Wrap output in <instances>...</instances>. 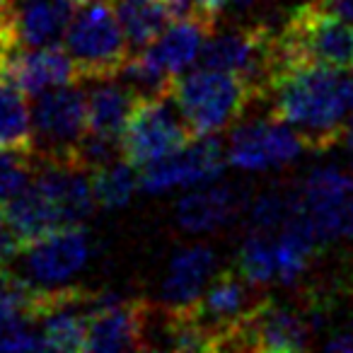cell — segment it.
I'll list each match as a JSON object with an SVG mask.
<instances>
[{
	"label": "cell",
	"mask_w": 353,
	"mask_h": 353,
	"mask_svg": "<svg viewBox=\"0 0 353 353\" xmlns=\"http://www.w3.org/2000/svg\"><path fill=\"white\" fill-rule=\"evenodd\" d=\"M32 174H34L32 157L0 150V203L10 201L17 192H22L30 184Z\"/></svg>",
	"instance_id": "83f0119b"
},
{
	"label": "cell",
	"mask_w": 353,
	"mask_h": 353,
	"mask_svg": "<svg viewBox=\"0 0 353 353\" xmlns=\"http://www.w3.org/2000/svg\"><path fill=\"white\" fill-rule=\"evenodd\" d=\"M3 211H6V218L15 237L20 240L22 250L34 245L41 237L51 235L54 230L68 228L61 218L59 208L34 179H30V184L22 192H17L10 201H6Z\"/></svg>",
	"instance_id": "ac0fdd59"
},
{
	"label": "cell",
	"mask_w": 353,
	"mask_h": 353,
	"mask_svg": "<svg viewBox=\"0 0 353 353\" xmlns=\"http://www.w3.org/2000/svg\"><path fill=\"white\" fill-rule=\"evenodd\" d=\"M199 65L237 75L252 85L261 99L276 68V34H271L266 25H245L208 37Z\"/></svg>",
	"instance_id": "52a82bcc"
},
{
	"label": "cell",
	"mask_w": 353,
	"mask_h": 353,
	"mask_svg": "<svg viewBox=\"0 0 353 353\" xmlns=\"http://www.w3.org/2000/svg\"><path fill=\"white\" fill-rule=\"evenodd\" d=\"M305 143L288 123L279 119L245 123L230 138L228 162L240 170H271L293 162L303 152Z\"/></svg>",
	"instance_id": "4fadbf2b"
},
{
	"label": "cell",
	"mask_w": 353,
	"mask_h": 353,
	"mask_svg": "<svg viewBox=\"0 0 353 353\" xmlns=\"http://www.w3.org/2000/svg\"><path fill=\"white\" fill-rule=\"evenodd\" d=\"M170 97L192 136L203 138L216 136L237 121L259 94L237 75L196 65V70H187L174 80Z\"/></svg>",
	"instance_id": "3957f363"
},
{
	"label": "cell",
	"mask_w": 353,
	"mask_h": 353,
	"mask_svg": "<svg viewBox=\"0 0 353 353\" xmlns=\"http://www.w3.org/2000/svg\"><path fill=\"white\" fill-rule=\"evenodd\" d=\"M194 141L170 94L136 97L121 136V157L138 172Z\"/></svg>",
	"instance_id": "8992f818"
},
{
	"label": "cell",
	"mask_w": 353,
	"mask_h": 353,
	"mask_svg": "<svg viewBox=\"0 0 353 353\" xmlns=\"http://www.w3.org/2000/svg\"><path fill=\"white\" fill-rule=\"evenodd\" d=\"M343 73L319 65L279 68L266 85L271 117L288 123L310 150L336 145L348 107L341 94Z\"/></svg>",
	"instance_id": "6da1fadb"
},
{
	"label": "cell",
	"mask_w": 353,
	"mask_h": 353,
	"mask_svg": "<svg viewBox=\"0 0 353 353\" xmlns=\"http://www.w3.org/2000/svg\"><path fill=\"white\" fill-rule=\"evenodd\" d=\"M237 208V196L232 189L206 187L187 194L176 206V221L189 232H211L225 225Z\"/></svg>",
	"instance_id": "7402d4cb"
},
{
	"label": "cell",
	"mask_w": 353,
	"mask_h": 353,
	"mask_svg": "<svg viewBox=\"0 0 353 353\" xmlns=\"http://www.w3.org/2000/svg\"><path fill=\"white\" fill-rule=\"evenodd\" d=\"M73 20L68 0H15L0 12V41L6 46L61 44Z\"/></svg>",
	"instance_id": "7c38bea8"
},
{
	"label": "cell",
	"mask_w": 353,
	"mask_h": 353,
	"mask_svg": "<svg viewBox=\"0 0 353 353\" xmlns=\"http://www.w3.org/2000/svg\"><path fill=\"white\" fill-rule=\"evenodd\" d=\"M32 160L78 165V148L88 136V92L75 83L34 94Z\"/></svg>",
	"instance_id": "5b68a950"
},
{
	"label": "cell",
	"mask_w": 353,
	"mask_h": 353,
	"mask_svg": "<svg viewBox=\"0 0 353 353\" xmlns=\"http://www.w3.org/2000/svg\"><path fill=\"white\" fill-rule=\"evenodd\" d=\"M319 3H322L327 10H332L334 15L353 22V0H319Z\"/></svg>",
	"instance_id": "1f68e13d"
},
{
	"label": "cell",
	"mask_w": 353,
	"mask_h": 353,
	"mask_svg": "<svg viewBox=\"0 0 353 353\" xmlns=\"http://www.w3.org/2000/svg\"><path fill=\"white\" fill-rule=\"evenodd\" d=\"M41 295V285L0 271V351H46L39 332Z\"/></svg>",
	"instance_id": "8fae6325"
},
{
	"label": "cell",
	"mask_w": 353,
	"mask_h": 353,
	"mask_svg": "<svg viewBox=\"0 0 353 353\" xmlns=\"http://www.w3.org/2000/svg\"><path fill=\"white\" fill-rule=\"evenodd\" d=\"M211 32V27L199 17H179V20L170 22V27L162 32L160 39L150 44V49L157 56V61L165 65L167 73L172 78H179L199 61Z\"/></svg>",
	"instance_id": "d6986e66"
},
{
	"label": "cell",
	"mask_w": 353,
	"mask_h": 353,
	"mask_svg": "<svg viewBox=\"0 0 353 353\" xmlns=\"http://www.w3.org/2000/svg\"><path fill=\"white\" fill-rule=\"evenodd\" d=\"M0 150L34 155V126L27 92L0 73Z\"/></svg>",
	"instance_id": "44dd1931"
},
{
	"label": "cell",
	"mask_w": 353,
	"mask_h": 353,
	"mask_svg": "<svg viewBox=\"0 0 353 353\" xmlns=\"http://www.w3.org/2000/svg\"><path fill=\"white\" fill-rule=\"evenodd\" d=\"M148 317L150 310L143 300L97 293L88 312V351L117 353L150 348L145 341Z\"/></svg>",
	"instance_id": "9c48e42d"
},
{
	"label": "cell",
	"mask_w": 353,
	"mask_h": 353,
	"mask_svg": "<svg viewBox=\"0 0 353 353\" xmlns=\"http://www.w3.org/2000/svg\"><path fill=\"white\" fill-rule=\"evenodd\" d=\"M351 196H353V176L348 172L336 170V167L314 170L305 179L303 192L298 194V199L305 206H329V203H339Z\"/></svg>",
	"instance_id": "484cf974"
},
{
	"label": "cell",
	"mask_w": 353,
	"mask_h": 353,
	"mask_svg": "<svg viewBox=\"0 0 353 353\" xmlns=\"http://www.w3.org/2000/svg\"><path fill=\"white\" fill-rule=\"evenodd\" d=\"M216 256L208 247H189L176 252L162 281V303L167 310H192L213 279Z\"/></svg>",
	"instance_id": "e0dca14e"
},
{
	"label": "cell",
	"mask_w": 353,
	"mask_h": 353,
	"mask_svg": "<svg viewBox=\"0 0 353 353\" xmlns=\"http://www.w3.org/2000/svg\"><path fill=\"white\" fill-rule=\"evenodd\" d=\"M138 94L126 83L102 80L88 92V133L121 143L128 114L136 104Z\"/></svg>",
	"instance_id": "ffe728a7"
},
{
	"label": "cell",
	"mask_w": 353,
	"mask_h": 353,
	"mask_svg": "<svg viewBox=\"0 0 353 353\" xmlns=\"http://www.w3.org/2000/svg\"><path fill=\"white\" fill-rule=\"evenodd\" d=\"M0 73L27 94H39L61 85L78 83L68 51L54 46H10L0 54Z\"/></svg>",
	"instance_id": "2e32d148"
},
{
	"label": "cell",
	"mask_w": 353,
	"mask_h": 353,
	"mask_svg": "<svg viewBox=\"0 0 353 353\" xmlns=\"http://www.w3.org/2000/svg\"><path fill=\"white\" fill-rule=\"evenodd\" d=\"M230 3H232L235 8H240V10H247V8L259 6V3H266V0H230Z\"/></svg>",
	"instance_id": "e575fe53"
},
{
	"label": "cell",
	"mask_w": 353,
	"mask_h": 353,
	"mask_svg": "<svg viewBox=\"0 0 353 353\" xmlns=\"http://www.w3.org/2000/svg\"><path fill=\"white\" fill-rule=\"evenodd\" d=\"M94 203L99 208H121L133 199L141 187V174L126 160H114L90 172Z\"/></svg>",
	"instance_id": "cb8c5ba5"
},
{
	"label": "cell",
	"mask_w": 353,
	"mask_h": 353,
	"mask_svg": "<svg viewBox=\"0 0 353 353\" xmlns=\"http://www.w3.org/2000/svg\"><path fill=\"white\" fill-rule=\"evenodd\" d=\"M225 162L228 152L216 136L194 138L182 150L143 167L138 172L141 174V189L148 194H160L176 187L208 184L223 174Z\"/></svg>",
	"instance_id": "ba28073f"
},
{
	"label": "cell",
	"mask_w": 353,
	"mask_h": 353,
	"mask_svg": "<svg viewBox=\"0 0 353 353\" xmlns=\"http://www.w3.org/2000/svg\"><path fill=\"white\" fill-rule=\"evenodd\" d=\"M114 8L128 46H133L136 51L155 44L172 22L162 0H117Z\"/></svg>",
	"instance_id": "603a6c76"
},
{
	"label": "cell",
	"mask_w": 353,
	"mask_h": 353,
	"mask_svg": "<svg viewBox=\"0 0 353 353\" xmlns=\"http://www.w3.org/2000/svg\"><path fill=\"white\" fill-rule=\"evenodd\" d=\"M68 3H70L73 8H80V6H88L90 0H68Z\"/></svg>",
	"instance_id": "d590c367"
},
{
	"label": "cell",
	"mask_w": 353,
	"mask_h": 353,
	"mask_svg": "<svg viewBox=\"0 0 353 353\" xmlns=\"http://www.w3.org/2000/svg\"><path fill=\"white\" fill-rule=\"evenodd\" d=\"M235 269L240 271V276L252 288H259V285L279 281V274H276L274 235L254 230V235H250L242 242L240 252H237Z\"/></svg>",
	"instance_id": "d4e9b609"
},
{
	"label": "cell",
	"mask_w": 353,
	"mask_h": 353,
	"mask_svg": "<svg viewBox=\"0 0 353 353\" xmlns=\"http://www.w3.org/2000/svg\"><path fill=\"white\" fill-rule=\"evenodd\" d=\"M228 3H230V0H192V17H199V20L206 22L213 30Z\"/></svg>",
	"instance_id": "f546056e"
},
{
	"label": "cell",
	"mask_w": 353,
	"mask_h": 353,
	"mask_svg": "<svg viewBox=\"0 0 353 353\" xmlns=\"http://www.w3.org/2000/svg\"><path fill=\"white\" fill-rule=\"evenodd\" d=\"M20 252H22L20 240H17L15 232H12L10 223H8V218H6V211H0V271L8 269Z\"/></svg>",
	"instance_id": "f1b7e54d"
},
{
	"label": "cell",
	"mask_w": 353,
	"mask_h": 353,
	"mask_svg": "<svg viewBox=\"0 0 353 353\" xmlns=\"http://www.w3.org/2000/svg\"><path fill=\"white\" fill-rule=\"evenodd\" d=\"M288 65H319L336 73L353 70V22L334 15L319 0L300 3L276 34L274 73Z\"/></svg>",
	"instance_id": "7a4b0ae2"
},
{
	"label": "cell",
	"mask_w": 353,
	"mask_h": 353,
	"mask_svg": "<svg viewBox=\"0 0 353 353\" xmlns=\"http://www.w3.org/2000/svg\"><path fill=\"white\" fill-rule=\"evenodd\" d=\"M339 143L346 148H351L353 150V117L348 119V121H343L341 126V133H339Z\"/></svg>",
	"instance_id": "836d02e7"
},
{
	"label": "cell",
	"mask_w": 353,
	"mask_h": 353,
	"mask_svg": "<svg viewBox=\"0 0 353 353\" xmlns=\"http://www.w3.org/2000/svg\"><path fill=\"white\" fill-rule=\"evenodd\" d=\"M25 279L41 288H61L90 259V237L83 225H68L25 247Z\"/></svg>",
	"instance_id": "30bf717a"
},
{
	"label": "cell",
	"mask_w": 353,
	"mask_h": 353,
	"mask_svg": "<svg viewBox=\"0 0 353 353\" xmlns=\"http://www.w3.org/2000/svg\"><path fill=\"white\" fill-rule=\"evenodd\" d=\"M327 348L329 351H346L351 353L353 351V324L341 334H334L332 339L327 341Z\"/></svg>",
	"instance_id": "4dcf8cb0"
},
{
	"label": "cell",
	"mask_w": 353,
	"mask_h": 353,
	"mask_svg": "<svg viewBox=\"0 0 353 353\" xmlns=\"http://www.w3.org/2000/svg\"><path fill=\"white\" fill-rule=\"evenodd\" d=\"M63 49L78 73V83L117 80L128 61V39L112 0H90L73 12Z\"/></svg>",
	"instance_id": "277c9868"
},
{
	"label": "cell",
	"mask_w": 353,
	"mask_h": 353,
	"mask_svg": "<svg viewBox=\"0 0 353 353\" xmlns=\"http://www.w3.org/2000/svg\"><path fill=\"white\" fill-rule=\"evenodd\" d=\"M295 208V196H281V194H266L252 208V223L259 232H279L290 221Z\"/></svg>",
	"instance_id": "4316f807"
},
{
	"label": "cell",
	"mask_w": 353,
	"mask_h": 353,
	"mask_svg": "<svg viewBox=\"0 0 353 353\" xmlns=\"http://www.w3.org/2000/svg\"><path fill=\"white\" fill-rule=\"evenodd\" d=\"M8 3H10V0H0V12L6 10V8H8Z\"/></svg>",
	"instance_id": "8d00e7d4"
},
{
	"label": "cell",
	"mask_w": 353,
	"mask_h": 353,
	"mask_svg": "<svg viewBox=\"0 0 353 353\" xmlns=\"http://www.w3.org/2000/svg\"><path fill=\"white\" fill-rule=\"evenodd\" d=\"M250 283L240 276L237 269H225L208 281L206 290L192 307L196 319L213 334L218 343V351L232 348V339L250 310L254 307V300H250Z\"/></svg>",
	"instance_id": "5bb4252c"
},
{
	"label": "cell",
	"mask_w": 353,
	"mask_h": 353,
	"mask_svg": "<svg viewBox=\"0 0 353 353\" xmlns=\"http://www.w3.org/2000/svg\"><path fill=\"white\" fill-rule=\"evenodd\" d=\"M341 94H343V102H346L348 112L353 114V75H343L341 78Z\"/></svg>",
	"instance_id": "d6a6232c"
},
{
	"label": "cell",
	"mask_w": 353,
	"mask_h": 353,
	"mask_svg": "<svg viewBox=\"0 0 353 353\" xmlns=\"http://www.w3.org/2000/svg\"><path fill=\"white\" fill-rule=\"evenodd\" d=\"M307 322L298 312L271 303V300H259L235 332L232 348L293 353L307 348Z\"/></svg>",
	"instance_id": "9a60e30c"
}]
</instances>
